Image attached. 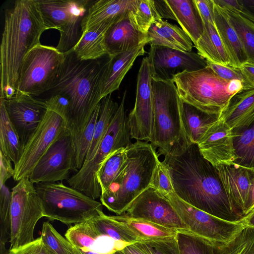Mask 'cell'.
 Returning <instances> with one entry per match:
<instances>
[{
  "label": "cell",
  "mask_w": 254,
  "mask_h": 254,
  "mask_svg": "<svg viewBox=\"0 0 254 254\" xmlns=\"http://www.w3.org/2000/svg\"><path fill=\"white\" fill-rule=\"evenodd\" d=\"M174 192L184 201L229 221L243 218L234 209L217 171L201 154L197 144H189L179 154L164 156Z\"/></svg>",
  "instance_id": "obj_1"
},
{
  "label": "cell",
  "mask_w": 254,
  "mask_h": 254,
  "mask_svg": "<svg viewBox=\"0 0 254 254\" xmlns=\"http://www.w3.org/2000/svg\"><path fill=\"white\" fill-rule=\"evenodd\" d=\"M64 54V62L48 93L63 94L69 100L70 114L66 127L74 139L82 133L101 102L109 57L102 62L98 60L81 61L72 49Z\"/></svg>",
  "instance_id": "obj_2"
},
{
  "label": "cell",
  "mask_w": 254,
  "mask_h": 254,
  "mask_svg": "<svg viewBox=\"0 0 254 254\" xmlns=\"http://www.w3.org/2000/svg\"><path fill=\"white\" fill-rule=\"evenodd\" d=\"M46 25L38 0H17L4 12L0 50V89L16 90L19 73L27 53L40 44Z\"/></svg>",
  "instance_id": "obj_3"
},
{
  "label": "cell",
  "mask_w": 254,
  "mask_h": 254,
  "mask_svg": "<svg viewBox=\"0 0 254 254\" xmlns=\"http://www.w3.org/2000/svg\"><path fill=\"white\" fill-rule=\"evenodd\" d=\"M155 148L136 140L127 147V159L113 182L101 193L102 204L117 215L126 212L132 202L150 187L159 160Z\"/></svg>",
  "instance_id": "obj_4"
},
{
  "label": "cell",
  "mask_w": 254,
  "mask_h": 254,
  "mask_svg": "<svg viewBox=\"0 0 254 254\" xmlns=\"http://www.w3.org/2000/svg\"><path fill=\"white\" fill-rule=\"evenodd\" d=\"M154 129L150 143L161 154L175 156L189 144L182 120V100L172 80L152 76Z\"/></svg>",
  "instance_id": "obj_5"
},
{
  "label": "cell",
  "mask_w": 254,
  "mask_h": 254,
  "mask_svg": "<svg viewBox=\"0 0 254 254\" xmlns=\"http://www.w3.org/2000/svg\"><path fill=\"white\" fill-rule=\"evenodd\" d=\"M44 217L65 224H76L92 218L103 211L101 202L63 181L35 185Z\"/></svg>",
  "instance_id": "obj_6"
},
{
  "label": "cell",
  "mask_w": 254,
  "mask_h": 254,
  "mask_svg": "<svg viewBox=\"0 0 254 254\" xmlns=\"http://www.w3.org/2000/svg\"><path fill=\"white\" fill-rule=\"evenodd\" d=\"M126 94L125 90L118 110L93 157L67 180L69 186L94 199L100 198L101 194L96 174L102 163L111 153L121 148H127L131 144L125 110Z\"/></svg>",
  "instance_id": "obj_7"
},
{
  "label": "cell",
  "mask_w": 254,
  "mask_h": 254,
  "mask_svg": "<svg viewBox=\"0 0 254 254\" xmlns=\"http://www.w3.org/2000/svg\"><path fill=\"white\" fill-rule=\"evenodd\" d=\"M172 81L182 101L220 117L234 95L229 90L230 81L218 76L208 66L177 74Z\"/></svg>",
  "instance_id": "obj_8"
},
{
  "label": "cell",
  "mask_w": 254,
  "mask_h": 254,
  "mask_svg": "<svg viewBox=\"0 0 254 254\" xmlns=\"http://www.w3.org/2000/svg\"><path fill=\"white\" fill-rule=\"evenodd\" d=\"M65 55L56 47L41 43L30 50L20 67L16 94L35 97L48 92L64 62Z\"/></svg>",
  "instance_id": "obj_9"
},
{
  "label": "cell",
  "mask_w": 254,
  "mask_h": 254,
  "mask_svg": "<svg viewBox=\"0 0 254 254\" xmlns=\"http://www.w3.org/2000/svg\"><path fill=\"white\" fill-rule=\"evenodd\" d=\"M164 196L191 233L204 239L212 248L225 246L247 226L243 217L229 221L216 217L187 203L174 192Z\"/></svg>",
  "instance_id": "obj_10"
},
{
  "label": "cell",
  "mask_w": 254,
  "mask_h": 254,
  "mask_svg": "<svg viewBox=\"0 0 254 254\" xmlns=\"http://www.w3.org/2000/svg\"><path fill=\"white\" fill-rule=\"evenodd\" d=\"M43 217L42 204L35 185L29 177H24L11 189L9 249L34 241L35 225Z\"/></svg>",
  "instance_id": "obj_11"
},
{
  "label": "cell",
  "mask_w": 254,
  "mask_h": 254,
  "mask_svg": "<svg viewBox=\"0 0 254 254\" xmlns=\"http://www.w3.org/2000/svg\"><path fill=\"white\" fill-rule=\"evenodd\" d=\"M91 0H38L46 25L58 30L60 37L56 47L63 53L74 48L82 35L81 22Z\"/></svg>",
  "instance_id": "obj_12"
},
{
  "label": "cell",
  "mask_w": 254,
  "mask_h": 254,
  "mask_svg": "<svg viewBox=\"0 0 254 254\" xmlns=\"http://www.w3.org/2000/svg\"><path fill=\"white\" fill-rule=\"evenodd\" d=\"M152 76L151 60L148 54L141 61L137 76L135 104L127 117L131 138L150 142L154 129Z\"/></svg>",
  "instance_id": "obj_13"
},
{
  "label": "cell",
  "mask_w": 254,
  "mask_h": 254,
  "mask_svg": "<svg viewBox=\"0 0 254 254\" xmlns=\"http://www.w3.org/2000/svg\"><path fill=\"white\" fill-rule=\"evenodd\" d=\"M67 129L63 118L47 110L42 122L24 145L21 156L14 166L13 179L19 182L30 176L39 161L50 146Z\"/></svg>",
  "instance_id": "obj_14"
},
{
  "label": "cell",
  "mask_w": 254,
  "mask_h": 254,
  "mask_svg": "<svg viewBox=\"0 0 254 254\" xmlns=\"http://www.w3.org/2000/svg\"><path fill=\"white\" fill-rule=\"evenodd\" d=\"M77 172L75 165L72 139L67 129L50 146L29 176L34 184L67 180L70 172Z\"/></svg>",
  "instance_id": "obj_15"
},
{
  "label": "cell",
  "mask_w": 254,
  "mask_h": 254,
  "mask_svg": "<svg viewBox=\"0 0 254 254\" xmlns=\"http://www.w3.org/2000/svg\"><path fill=\"white\" fill-rule=\"evenodd\" d=\"M124 214L131 218L149 221L178 231L191 232L169 200L152 188L149 187L142 192Z\"/></svg>",
  "instance_id": "obj_16"
},
{
  "label": "cell",
  "mask_w": 254,
  "mask_h": 254,
  "mask_svg": "<svg viewBox=\"0 0 254 254\" xmlns=\"http://www.w3.org/2000/svg\"><path fill=\"white\" fill-rule=\"evenodd\" d=\"M153 77L172 80L184 71H193L207 66V61L198 53L150 45Z\"/></svg>",
  "instance_id": "obj_17"
},
{
  "label": "cell",
  "mask_w": 254,
  "mask_h": 254,
  "mask_svg": "<svg viewBox=\"0 0 254 254\" xmlns=\"http://www.w3.org/2000/svg\"><path fill=\"white\" fill-rule=\"evenodd\" d=\"M2 99L10 121L19 137L23 150L26 143L45 117L47 111L45 101L22 94H16L10 100Z\"/></svg>",
  "instance_id": "obj_18"
},
{
  "label": "cell",
  "mask_w": 254,
  "mask_h": 254,
  "mask_svg": "<svg viewBox=\"0 0 254 254\" xmlns=\"http://www.w3.org/2000/svg\"><path fill=\"white\" fill-rule=\"evenodd\" d=\"M215 167L231 204L243 217L249 202L254 178V168L236 164Z\"/></svg>",
  "instance_id": "obj_19"
},
{
  "label": "cell",
  "mask_w": 254,
  "mask_h": 254,
  "mask_svg": "<svg viewBox=\"0 0 254 254\" xmlns=\"http://www.w3.org/2000/svg\"><path fill=\"white\" fill-rule=\"evenodd\" d=\"M203 157L214 166L230 165L237 159L232 129L219 119L197 144Z\"/></svg>",
  "instance_id": "obj_20"
},
{
  "label": "cell",
  "mask_w": 254,
  "mask_h": 254,
  "mask_svg": "<svg viewBox=\"0 0 254 254\" xmlns=\"http://www.w3.org/2000/svg\"><path fill=\"white\" fill-rule=\"evenodd\" d=\"M130 12L119 18L109 28L105 35L107 56L131 50L143 44L149 43L147 35L136 26Z\"/></svg>",
  "instance_id": "obj_21"
},
{
  "label": "cell",
  "mask_w": 254,
  "mask_h": 254,
  "mask_svg": "<svg viewBox=\"0 0 254 254\" xmlns=\"http://www.w3.org/2000/svg\"><path fill=\"white\" fill-rule=\"evenodd\" d=\"M138 0H98L92 1L81 22L82 34L110 19L135 12Z\"/></svg>",
  "instance_id": "obj_22"
},
{
  "label": "cell",
  "mask_w": 254,
  "mask_h": 254,
  "mask_svg": "<svg viewBox=\"0 0 254 254\" xmlns=\"http://www.w3.org/2000/svg\"><path fill=\"white\" fill-rule=\"evenodd\" d=\"M143 44L131 50L109 56L102 86V99L119 89L120 84L136 59L146 53Z\"/></svg>",
  "instance_id": "obj_23"
},
{
  "label": "cell",
  "mask_w": 254,
  "mask_h": 254,
  "mask_svg": "<svg viewBox=\"0 0 254 254\" xmlns=\"http://www.w3.org/2000/svg\"><path fill=\"white\" fill-rule=\"evenodd\" d=\"M219 119L233 132L240 131L251 125L254 122V88L235 94Z\"/></svg>",
  "instance_id": "obj_24"
},
{
  "label": "cell",
  "mask_w": 254,
  "mask_h": 254,
  "mask_svg": "<svg viewBox=\"0 0 254 254\" xmlns=\"http://www.w3.org/2000/svg\"><path fill=\"white\" fill-rule=\"evenodd\" d=\"M169 18L177 21L195 45L202 35L204 24L194 0H165Z\"/></svg>",
  "instance_id": "obj_25"
},
{
  "label": "cell",
  "mask_w": 254,
  "mask_h": 254,
  "mask_svg": "<svg viewBox=\"0 0 254 254\" xmlns=\"http://www.w3.org/2000/svg\"><path fill=\"white\" fill-rule=\"evenodd\" d=\"M147 36L150 45L184 52H191L193 47L190 38L182 28L162 19L151 25Z\"/></svg>",
  "instance_id": "obj_26"
},
{
  "label": "cell",
  "mask_w": 254,
  "mask_h": 254,
  "mask_svg": "<svg viewBox=\"0 0 254 254\" xmlns=\"http://www.w3.org/2000/svg\"><path fill=\"white\" fill-rule=\"evenodd\" d=\"M122 16L104 21L82 34L76 45L72 49L76 57L81 61H93L107 55L105 46L106 32Z\"/></svg>",
  "instance_id": "obj_27"
},
{
  "label": "cell",
  "mask_w": 254,
  "mask_h": 254,
  "mask_svg": "<svg viewBox=\"0 0 254 254\" xmlns=\"http://www.w3.org/2000/svg\"><path fill=\"white\" fill-rule=\"evenodd\" d=\"M214 12L215 24L218 34L231 58L234 67L239 68L242 64L248 62L240 39L230 22L227 12L215 2Z\"/></svg>",
  "instance_id": "obj_28"
},
{
  "label": "cell",
  "mask_w": 254,
  "mask_h": 254,
  "mask_svg": "<svg viewBox=\"0 0 254 254\" xmlns=\"http://www.w3.org/2000/svg\"><path fill=\"white\" fill-rule=\"evenodd\" d=\"M102 236L91 218L70 227L65 234L75 254H112L102 250L100 247L99 238Z\"/></svg>",
  "instance_id": "obj_29"
},
{
  "label": "cell",
  "mask_w": 254,
  "mask_h": 254,
  "mask_svg": "<svg viewBox=\"0 0 254 254\" xmlns=\"http://www.w3.org/2000/svg\"><path fill=\"white\" fill-rule=\"evenodd\" d=\"M181 114L189 144H198L209 127L220 118L218 115L206 113L182 100Z\"/></svg>",
  "instance_id": "obj_30"
},
{
  "label": "cell",
  "mask_w": 254,
  "mask_h": 254,
  "mask_svg": "<svg viewBox=\"0 0 254 254\" xmlns=\"http://www.w3.org/2000/svg\"><path fill=\"white\" fill-rule=\"evenodd\" d=\"M203 24V33L194 45L197 53L212 63L234 67L215 23L205 22Z\"/></svg>",
  "instance_id": "obj_31"
},
{
  "label": "cell",
  "mask_w": 254,
  "mask_h": 254,
  "mask_svg": "<svg viewBox=\"0 0 254 254\" xmlns=\"http://www.w3.org/2000/svg\"><path fill=\"white\" fill-rule=\"evenodd\" d=\"M112 217L134 233L139 242L175 238L178 232L149 221L131 218L124 214L112 215Z\"/></svg>",
  "instance_id": "obj_32"
},
{
  "label": "cell",
  "mask_w": 254,
  "mask_h": 254,
  "mask_svg": "<svg viewBox=\"0 0 254 254\" xmlns=\"http://www.w3.org/2000/svg\"><path fill=\"white\" fill-rule=\"evenodd\" d=\"M0 148L14 166L18 161L22 151L18 135L7 113L4 101L0 98Z\"/></svg>",
  "instance_id": "obj_33"
},
{
  "label": "cell",
  "mask_w": 254,
  "mask_h": 254,
  "mask_svg": "<svg viewBox=\"0 0 254 254\" xmlns=\"http://www.w3.org/2000/svg\"><path fill=\"white\" fill-rule=\"evenodd\" d=\"M91 220L102 236L108 237L116 242L124 243L127 245L139 242L134 233L114 219L112 215H107L103 212Z\"/></svg>",
  "instance_id": "obj_34"
},
{
  "label": "cell",
  "mask_w": 254,
  "mask_h": 254,
  "mask_svg": "<svg viewBox=\"0 0 254 254\" xmlns=\"http://www.w3.org/2000/svg\"><path fill=\"white\" fill-rule=\"evenodd\" d=\"M118 107V103L112 99L111 94L101 100L99 117L95 125L93 138L84 163L89 161L95 154Z\"/></svg>",
  "instance_id": "obj_35"
},
{
  "label": "cell",
  "mask_w": 254,
  "mask_h": 254,
  "mask_svg": "<svg viewBox=\"0 0 254 254\" xmlns=\"http://www.w3.org/2000/svg\"><path fill=\"white\" fill-rule=\"evenodd\" d=\"M127 159V147H123L111 153L102 163L96 174L101 193L111 185Z\"/></svg>",
  "instance_id": "obj_36"
},
{
  "label": "cell",
  "mask_w": 254,
  "mask_h": 254,
  "mask_svg": "<svg viewBox=\"0 0 254 254\" xmlns=\"http://www.w3.org/2000/svg\"><path fill=\"white\" fill-rule=\"evenodd\" d=\"M232 133L237 157L235 164L254 168V122L246 128Z\"/></svg>",
  "instance_id": "obj_37"
},
{
  "label": "cell",
  "mask_w": 254,
  "mask_h": 254,
  "mask_svg": "<svg viewBox=\"0 0 254 254\" xmlns=\"http://www.w3.org/2000/svg\"><path fill=\"white\" fill-rule=\"evenodd\" d=\"M224 10L240 39L248 62L254 64V23L239 13Z\"/></svg>",
  "instance_id": "obj_38"
},
{
  "label": "cell",
  "mask_w": 254,
  "mask_h": 254,
  "mask_svg": "<svg viewBox=\"0 0 254 254\" xmlns=\"http://www.w3.org/2000/svg\"><path fill=\"white\" fill-rule=\"evenodd\" d=\"M100 109V103L96 107L87 126L82 133L72 139L75 165L79 171L84 164L87 153L92 143L96 123L98 120Z\"/></svg>",
  "instance_id": "obj_39"
},
{
  "label": "cell",
  "mask_w": 254,
  "mask_h": 254,
  "mask_svg": "<svg viewBox=\"0 0 254 254\" xmlns=\"http://www.w3.org/2000/svg\"><path fill=\"white\" fill-rule=\"evenodd\" d=\"M212 254H254V227L246 226L229 244Z\"/></svg>",
  "instance_id": "obj_40"
},
{
  "label": "cell",
  "mask_w": 254,
  "mask_h": 254,
  "mask_svg": "<svg viewBox=\"0 0 254 254\" xmlns=\"http://www.w3.org/2000/svg\"><path fill=\"white\" fill-rule=\"evenodd\" d=\"M131 15L137 28L147 35L151 25L162 19L153 0H138L135 12Z\"/></svg>",
  "instance_id": "obj_41"
},
{
  "label": "cell",
  "mask_w": 254,
  "mask_h": 254,
  "mask_svg": "<svg viewBox=\"0 0 254 254\" xmlns=\"http://www.w3.org/2000/svg\"><path fill=\"white\" fill-rule=\"evenodd\" d=\"M176 238L181 254H212L211 246L190 232L178 231Z\"/></svg>",
  "instance_id": "obj_42"
},
{
  "label": "cell",
  "mask_w": 254,
  "mask_h": 254,
  "mask_svg": "<svg viewBox=\"0 0 254 254\" xmlns=\"http://www.w3.org/2000/svg\"><path fill=\"white\" fill-rule=\"evenodd\" d=\"M40 237L56 254H75L71 243L59 233L49 222L43 223Z\"/></svg>",
  "instance_id": "obj_43"
},
{
  "label": "cell",
  "mask_w": 254,
  "mask_h": 254,
  "mask_svg": "<svg viewBox=\"0 0 254 254\" xmlns=\"http://www.w3.org/2000/svg\"><path fill=\"white\" fill-rule=\"evenodd\" d=\"M0 187V244L5 245L10 238L11 191L5 184Z\"/></svg>",
  "instance_id": "obj_44"
},
{
  "label": "cell",
  "mask_w": 254,
  "mask_h": 254,
  "mask_svg": "<svg viewBox=\"0 0 254 254\" xmlns=\"http://www.w3.org/2000/svg\"><path fill=\"white\" fill-rule=\"evenodd\" d=\"M146 254H181L176 237L135 243Z\"/></svg>",
  "instance_id": "obj_45"
},
{
  "label": "cell",
  "mask_w": 254,
  "mask_h": 254,
  "mask_svg": "<svg viewBox=\"0 0 254 254\" xmlns=\"http://www.w3.org/2000/svg\"><path fill=\"white\" fill-rule=\"evenodd\" d=\"M150 188L163 195L174 192L169 172L162 161H159L153 173Z\"/></svg>",
  "instance_id": "obj_46"
},
{
  "label": "cell",
  "mask_w": 254,
  "mask_h": 254,
  "mask_svg": "<svg viewBox=\"0 0 254 254\" xmlns=\"http://www.w3.org/2000/svg\"><path fill=\"white\" fill-rule=\"evenodd\" d=\"M50 95L49 97L45 100L47 110L53 111L60 115L64 120L67 127L70 114L69 100L64 95L60 93H53Z\"/></svg>",
  "instance_id": "obj_47"
},
{
  "label": "cell",
  "mask_w": 254,
  "mask_h": 254,
  "mask_svg": "<svg viewBox=\"0 0 254 254\" xmlns=\"http://www.w3.org/2000/svg\"><path fill=\"white\" fill-rule=\"evenodd\" d=\"M0 254H56L39 237L32 242L15 249L7 250L5 245H0Z\"/></svg>",
  "instance_id": "obj_48"
},
{
  "label": "cell",
  "mask_w": 254,
  "mask_h": 254,
  "mask_svg": "<svg viewBox=\"0 0 254 254\" xmlns=\"http://www.w3.org/2000/svg\"><path fill=\"white\" fill-rule=\"evenodd\" d=\"M207 66L218 76L222 79L227 81L233 80H239L242 81L244 83L245 89V80L239 68L231 66L215 64L208 61H207Z\"/></svg>",
  "instance_id": "obj_49"
},
{
  "label": "cell",
  "mask_w": 254,
  "mask_h": 254,
  "mask_svg": "<svg viewBox=\"0 0 254 254\" xmlns=\"http://www.w3.org/2000/svg\"><path fill=\"white\" fill-rule=\"evenodd\" d=\"M203 22L215 23L213 0H194Z\"/></svg>",
  "instance_id": "obj_50"
},
{
  "label": "cell",
  "mask_w": 254,
  "mask_h": 254,
  "mask_svg": "<svg viewBox=\"0 0 254 254\" xmlns=\"http://www.w3.org/2000/svg\"><path fill=\"white\" fill-rule=\"evenodd\" d=\"M0 184H5L9 179L13 177L14 170L12 167L11 160L1 151H0Z\"/></svg>",
  "instance_id": "obj_51"
},
{
  "label": "cell",
  "mask_w": 254,
  "mask_h": 254,
  "mask_svg": "<svg viewBox=\"0 0 254 254\" xmlns=\"http://www.w3.org/2000/svg\"><path fill=\"white\" fill-rule=\"evenodd\" d=\"M245 80V89L254 88V64L246 62L239 67Z\"/></svg>",
  "instance_id": "obj_52"
},
{
  "label": "cell",
  "mask_w": 254,
  "mask_h": 254,
  "mask_svg": "<svg viewBox=\"0 0 254 254\" xmlns=\"http://www.w3.org/2000/svg\"><path fill=\"white\" fill-rule=\"evenodd\" d=\"M214 2L221 8L240 13L242 6L239 0H213Z\"/></svg>",
  "instance_id": "obj_53"
},
{
  "label": "cell",
  "mask_w": 254,
  "mask_h": 254,
  "mask_svg": "<svg viewBox=\"0 0 254 254\" xmlns=\"http://www.w3.org/2000/svg\"><path fill=\"white\" fill-rule=\"evenodd\" d=\"M242 6L240 14L254 23V0H239Z\"/></svg>",
  "instance_id": "obj_54"
},
{
  "label": "cell",
  "mask_w": 254,
  "mask_h": 254,
  "mask_svg": "<svg viewBox=\"0 0 254 254\" xmlns=\"http://www.w3.org/2000/svg\"><path fill=\"white\" fill-rule=\"evenodd\" d=\"M112 254H146L135 243L125 246L122 248L114 251Z\"/></svg>",
  "instance_id": "obj_55"
},
{
  "label": "cell",
  "mask_w": 254,
  "mask_h": 254,
  "mask_svg": "<svg viewBox=\"0 0 254 254\" xmlns=\"http://www.w3.org/2000/svg\"><path fill=\"white\" fill-rule=\"evenodd\" d=\"M254 212V178L253 180V186L249 199V202L246 212L244 216L250 215Z\"/></svg>",
  "instance_id": "obj_56"
},
{
  "label": "cell",
  "mask_w": 254,
  "mask_h": 254,
  "mask_svg": "<svg viewBox=\"0 0 254 254\" xmlns=\"http://www.w3.org/2000/svg\"><path fill=\"white\" fill-rule=\"evenodd\" d=\"M243 217L246 221L247 226L254 227V212Z\"/></svg>",
  "instance_id": "obj_57"
}]
</instances>
